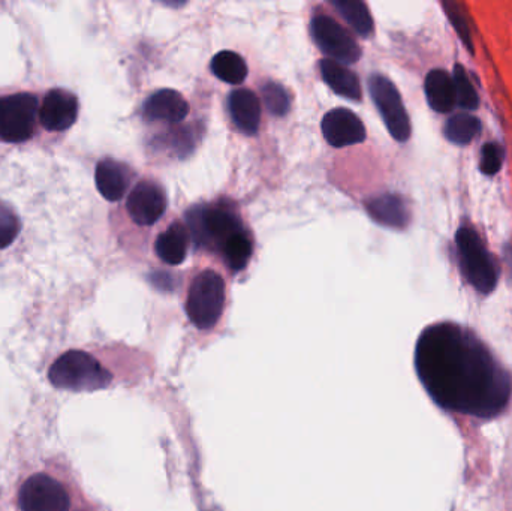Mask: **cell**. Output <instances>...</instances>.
<instances>
[{
    "label": "cell",
    "mask_w": 512,
    "mask_h": 511,
    "mask_svg": "<svg viewBox=\"0 0 512 511\" xmlns=\"http://www.w3.org/2000/svg\"><path fill=\"white\" fill-rule=\"evenodd\" d=\"M415 366L433 401L445 410L492 417L510 401V375L477 338L456 324H435L421 333Z\"/></svg>",
    "instance_id": "6da1fadb"
},
{
    "label": "cell",
    "mask_w": 512,
    "mask_h": 511,
    "mask_svg": "<svg viewBox=\"0 0 512 511\" xmlns=\"http://www.w3.org/2000/svg\"><path fill=\"white\" fill-rule=\"evenodd\" d=\"M111 374L90 354L72 350L62 354L48 371V380L56 389L93 392L111 383Z\"/></svg>",
    "instance_id": "7a4b0ae2"
},
{
    "label": "cell",
    "mask_w": 512,
    "mask_h": 511,
    "mask_svg": "<svg viewBox=\"0 0 512 511\" xmlns=\"http://www.w3.org/2000/svg\"><path fill=\"white\" fill-rule=\"evenodd\" d=\"M456 245L466 281L481 294L492 293L498 284V272L480 234L474 228L462 227L457 231Z\"/></svg>",
    "instance_id": "3957f363"
},
{
    "label": "cell",
    "mask_w": 512,
    "mask_h": 511,
    "mask_svg": "<svg viewBox=\"0 0 512 511\" xmlns=\"http://www.w3.org/2000/svg\"><path fill=\"white\" fill-rule=\"evenodd\" d=\"M225 305V282L219 273L206 270L192 282L186 312L189 320L201 330L216 326Z\"/></svg>",
    "instance_id": "277c9868"
},
{
    "label": "cell",
    "mask_w": 512,
    "mask_h": 511,
    "mask_svg": "<svg viewBox=\"0 0 512 511\" xmlns=\"http://www.w3.org/2000/svg\"><path fill=\"white\" fill-rule=\"evenodd\" d=\"M38 96L30 92L0 96V141L24 143L35 134L39 117Z\"/></svg>",
    "instance_id": "5b68a950"
},
{
    "label": "cell",
    "mask_w": 512,
    "mask_h": 511,
    "mask_svg": "<svg viewBox=\"0 0 512 511\" xmlns=\"http://www.w3.org/2000/svg\"><path fill=\"white\" fill-rule=\"evenodd\" d=\"M188 227L200 246L219 245L243 230L239 216L227 206H197L188 212Z\"/></svg>",
    "instance_id": "8992f818"
},
{
    "label": "cell",
    "mask_w": 512,
    "mask_h": 511,
    "mask_svg": "<svg viewBox=\"0 0 512 511\" xmlns=\"http://www.w3.org/2000/svg\"><path fill=\"white\" fill-rule=\"evenodd\" d=\"M369 90L394 140L400 143L408 141L411 137V120L397 87L384 75L375 74L370 77Z\"/></svg>",
    "instance_id": "52a82bcc"
},
{
    "label": "cell",
    "mask_w": 512,
    "mask_h": 511,
    "mask_svg": "<svg viewBox=\"0 0 512 511\" xmlns=\"http://www.w3.org/2000/svg\"><path fill=\"white\" fill-rule=\"evenodd\" d=\"M313 41L327 54L330 60L337 63H357L361 57L360 45L349 35L345 27L328 15H316L310 24Z\"/></svg>",
    "instance_id": "ba28073f"
},
{
    "label": "cell",
    "mask_w": 512,
    "mask_h": 511,
    "mask_svg": "<svg viewBox=\"0 0 512 511\" xmlns=\"http://www.w3.org/2000/svg\"><path fill=\"white\" fill-rule=\"evenodd\" d=\"M21 511H69L71 498L62 483L48 474L29 477L18 491Z\"/></svg>",
    "instance_id": "9c48e42d"
},
{
    "label": "cell",
    "mask_w": 512,
    "mask_h": 511,
    "mask_svg": "<svg viewBox=\"0 0 512 511\" xmlns=\"http://www.w3.org/2000/svg\"><path fill=\"white\" fill-rule=\"evenodd\" d=\"M126 209L138 225H153L167 210V194L158 183L143 180L129 194Z\"/></svg>",
    "instance_id": "30bf717a"
},
{
    "label": "cell",
    "mask_w": 512,
    "mask_h": 511,
    "mask_svg": "<svg viewBox=\"0 0 512 511\" xmlns=\"http://www.w3.org/2000/svg\"><path fill=\"white\" fill-rule=\"evenodd\" d=\"M78 98L65 89L48 90L39 107V122L47 131L63 132L74 125L78 117Z\"/></svg>",
    "instance_id": "8fae6325"
},
{
    "label": "cell",
    "mask_w": 512,
    "mask_h": 511,
    "mask_svg": "<svg viewBox=\"0 0 512 511\" xmlns=\"http://www.w3.org/2000/svg\"><path fill=\"white\" fill-rule=\"evenodd\" d=\"M322 134L334 147L352 146L366 140V128L360 117L346 108H334L325 114Z\"/></svg>",
    "instance_id": "7c38bea8"
},
{
    "label": "cell",
    "mask_w": 512,
    "mask_h": 511,
    "mask_svg": "<svg viewBox=\"0 0 512 511\" xmlns=\"http://www.w3.org/2000/svg\"><path fill=\"white\" fill-rule=\"evenodd\" d=\"M366 210L372 216L373 221L385 225V227L397 228V230L408 227L409 221H411V212H409L405 198L399 194H391V192L367 200Z\"/></svg>",
    "instance_id": "4fadbf2b"
},
{
    "label": "cell",
    "mask_w": 512,
    "mask_h": 511,
    "mask_svg": "<svg viewBox=\"0 0 512 511\" xmlns=\"http://www.w3.org/2000/svg\"><path fill=\"white\" fill-rule=\"evenodd\" d=\"M143 114L147 120L182 122L189 114V104L176 90H159L146 99L143 105Z\"/></svg>",
    "instance_id": "5bb4252c"
},
{
    "label": "cell",
    "mask_w": 512,
    "mask_h": 511,
    "mask_svg": "<svg viewBox=\"0 0 512 511\" xmlns=\"http://www.w3.org/2000/svg\"><path fill=\"white\" fill-rule=\"evenodd\" d=\"M131 170L122 162L104 159L95 171L96 188L108 201H119L131 185Z\"/></svg>",
    "instance_id": "9a60e30c"
},
{
    "label": "cell",
    "mask_w": 512,
    "mask_h": 511,
    "mask_svg": "<svg viewBox=\"0 0 512 511\" xmlns=\"http://www.w3.org/2000/svg\"><path fill=\"white\" fill-rule=\"evenodd\" d=\"M231 117L240 131L254 135L259 129L261 120V105L258 96L249 89H237L230 95Z\"/></svg>",
    "instance_id": "2e32d148"
},
{
    "label": "cell",
    "mask_w": 512,
    "mask_h": 511,
    "mask_svg": "<svg viewBox=\"0 0 512 511\" xmlns=\"http://www.w3.org/2000/svg\"><path fill=\"white\" fill-rule=\"evenodd\" d=\"M424 90L427 102L436 113H450L456 105L453 77L445 69L430 71L424 83Z\"/></svg>",
    "instance_id": "e0dca14e"
},
{
    "label": "cell",
    "mask_w": 512,
    "mask_h": 511,
    "mask_svg": "<svg viewBox=\"0 0 512 511\" xmlns=\"http://www.w3.org/2000/svg\"><path fill=\"white\" fill-rule=\"evenodd\" d=\"M319 68H321L322 80L331 87L333 92L343 96V98L360 101V80H358L354 72L349 71L342 63H337L330 59L321 60Z\"/></svg>",
    "instance_id": "ac0fdd59"
},
{
    "label": "cell",
    "mask_w": 512,
    "mask_h": 511,
    "mask_svg": "<svg viewBox=\"0 0 512 511\" xmlns=\"http://www.w3.org/2000/svg\"><path fill=\"white\" fill-rule=\"evenodd\" d=\"M189 233L188 228L180 222H174L164 233L159 234L156 240V254L164 263L179 266L185 261L188 254Z\"/></svg>",
    "instance_id": "d6986e66"
},
{
    "label": "cell",
    "mask_w": 512,
    "mask_h": 511,
    "mask_svg": "<svg viewBox=\"0 0 512 511\" xmlns=\"http://www.w3.org/2000/svg\"><path fill=\"white\" fill-rule=\"evenodd\" d=\"M212 71L225 83L242 84L248 77L245 59L234 51H221L212 60Z\"/></svg>",
    "instance_id": "ffe728a7"
},
{
    "label": "cell",
    "mask_w": 512,
    "mask_h": 511,
    "mask_svg": "<svg viewBox=\"0 0 512 511\" xmlns=\"http://www.w3.org/2000/svg\"><path fill=\"white\" fill-rule=\"evenodd\" d=\"M331 5L337 9L340 15L348 21L349 26L358 33V35L367 38L373 32V20L366 3L358 0H345V2H336L333 0Z\"/></svg>",
    "instance_id": "44dd1931"
},
{
    "label": "cell",
    "mask_w": 512,
    "mask_h": 511,
    "mask_svg": "<svg viewBox=\"0 0 512 511\" xmlns=\"http://www.w3.org/2000/svg\"><path fill=\"white\" fill-rule=\"evenodd\" d=\"M481 131V122L478 117L471 114L459 113L454 114L445 123L444 134L451 143L465 146L471 143Z\"/></svg>",
    "instance_id": "7402d4cb"
},
{
    "label": "cell",
    "mask_w": 512,
    "mask_h": 511,
    "mask_svg": "<svg viewBox=\"0 0 512 511\" xmlns=\"http://www.w3.org/2000/svg\"><path fill=\"white\" fill-rule=\"evenodd\" d=\"M222 257L233 270H242L248 266L252 257V242L245 231L234 234L222 245Z\"/></svg>",
    "instance_id": "603a6c76"
},
{
    "label": "cell",
    "mask_w": 512,
    "mask_h": 511,
    "mask_svg": "<svg viewBox=\"0 0 512 511\" xmlns=\"http://www.w3.org/2000/svg\"><path fill=\"white\" fill-rule=\"evenodd\" d=\"M453 83L456 104L466 110H475L480 104V98H478L477 90H475L468 72L462 65L454 66Z\"/></svg>",
    "instance_id": "cb8c5ba5"
},
{
    "label": "cell",
    "mask_w": 512,
    "mask_h": 511,
    "mask_svg": "<svg viewBox=\"0 0 512 511\" xmlns=\"http://www.w3.org/2000/svg\"><path fill=\"white\" fill-rule=\"evenodd\" d=\"M21 222L15 210L0 201V249L8 248L17 239Z\"/></svg>",
    "instance_id": "d4e9b609"
},
{
    "label": "cell",
    "mask_w": 512,
    "mask_h": 511,
    "mask_svg": "<svg viewBox=\"0 0 512 511\" xmlns=\"http://www.w3.org/2000/svg\"><path fill=\"white\" fill-rule=\"evenodd\" d=\"M265 105L274 116H285L289 111V96L282 84L267 83L262 89Z\"/></svg>",
    "instance_id": "484cf974"
},
{
    "label": "cell",
    "mask_w": 512,
    "mask_h": 511,
    "mask_svg": "<svg viewBox=\"0 0 512 511\" xmlns=\"http://www.w3.org/2000/svg\"><path fill=\"white\" fill-rule=\"evenodd\" d=\"M442 8L447 12V17L450 18L451 24H453V27L456 29L457 35L462 39L463 44L466 45V48H468L471 53H474L471 30H469L468 20H466L462 8H460L456 2H450V0H444V2H442Z\"/></svg>",
    "instance_id": "4316f807"
},
{
    "label": "cell",
    "mask_w": 512,
    "mask_h": 511,
    "mask_svg": "<svg viewBox=\"0 0 512 511\" xmlns=\"http://www.w3.org/2000/svg\"><path fill=\"white\" fill-rule=\"evenodd\" d=\"M504 164V150L498 143L484 144L481 150L480 170L486 176H495Z\"/></svg>",
    "instance_id": "83f0119b"
}]
</instances>
